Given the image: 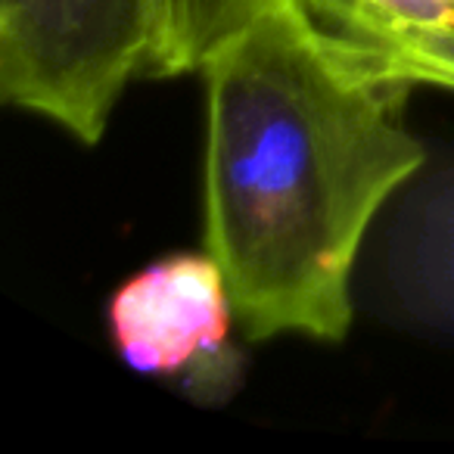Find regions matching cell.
I'll use <instances>...</instances> for the list:
<instances>
[{
    "label": "cell",
    "instance_id": "cell-1",
    "mask_svg": "<svg viewBox=\"0 0 454 454\" xmlns=\"http://www.w3.org/2000/svg\"><path fill=\"white\" fill-rule=\"evenodd\" d=\"M202 249L249 342H342L380 208L423 168L408 84L361 69L305 0L265 13L206 69Z\"/></svg>",
    "mask_w": 454,
    "mask_h": 454
},
{
    "label": "cell",
    "instance_id": "cell-5",
    "mask_svg": "<svg viewBox=\"0 0 454 454\" xmlns=\"http://www.w3.org/2000/svg\"><path fill=\"white\" fill-rule=\"evenodd\" d=\"M290 0H146L153 51L146 78L202 72L253 22Z\"/></svg>",
    "mask_w": 454,
    "mask_h": 454
},
{
    "label": "cell",
    "instance_id": "cell-4",
    "mask_svg": "<svg viewBox=\"0 0 454 454\" xmlns=\"http://www.w3.org/2000/svg\"><path fill=\"white\" fill-rule=\"evenodd\" d=\"M348 59L395 84L454 90V26H411L361 0H305Z\"/></svg>",
    "mask_w": 454,
    "mask_h": 454
},
{
    "label": "cell",
    "instance_id": "cell-6",
    "mask_svg": "<svg viewBox=\"0 0 454 454\" xmlns=\"http://www.w3.org/2000/svg\"><path fill=\"white\" fill-rule=\"evenodd\" d=\"M408 237L395 243V284L402 280L411 309L427 321L454 324V184H439L404 224Z\"/></svg>",
    "mask_w": 454,
    "mask_h": 454
},
{
    "label": "cell",
    "instance_id": "cell-3",
    "mask_svg": "<svg viewBox=\"0 0 454 454\" xmlns=\"http://www.w3.org/2000/svg\"><path fill=\"white\" fill-rule=\"evenodd\" d=\"M237 311L221 265L202 253H168L109 299V333L131 371L177 380L193 402H224L240 386L231 346Z\"/></svg>",
    "mask_w": 454,
    "mask_h": 454
},
{
    "label": "cell",
    "instance_id": "cell-2",
    "mask_svg": "<svg viewBox=\"0 0 454 454\" xmlns=\"http://www.w3.org/2000/svg\"><path fill=\"white\" fill-rule=\"evenodd\" d=\"M146 0H0V100L94 146L119 97L146 78Z\"/></svg>",
    "mask_w": 454,
    "mask_h": 454
},
{
    "label": "cell",
    "instance_id": "cell-7",
    "mask_svg": "<svg viewBox=\"0 0 454 454\" xmlns=\"http://www.w3.org/2000/svg\"><path fill=\"white\" fill-rule=\"evenodd\" d=\"M361 4L411 26H454V0H361Z\"/></svg>",
    "mask_w": 454,
    "mask_h": 454
}]
</instances>
